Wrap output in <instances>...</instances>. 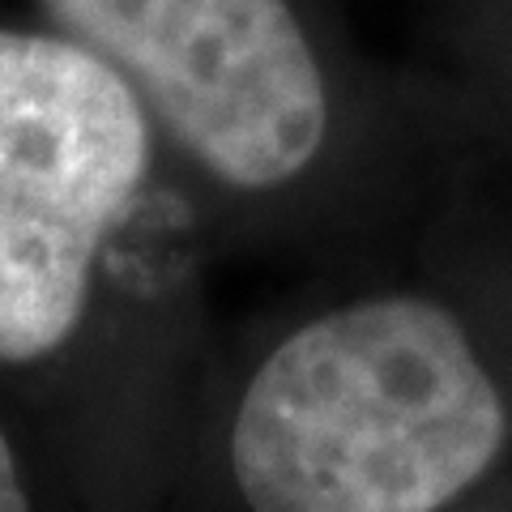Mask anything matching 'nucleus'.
Masks as SVG:
<instances>
[{"label":"nucleus","instance_id":"obj_1","mask_svg":"<svg viewBox=\"0 0 512 512\" xmlns=\"http://www.w3.org/2000/svg\"><path fill=\"white\" fill-rule=\"evenodd\" d=\"M146 107L205 227L367 235L406 210L444 103L363 56L342 0H26Z\"/></svg>","mask_w":512,"mask_h":512},{"label":"nucleus","instance_id":"obj_2","mask_svg":"<svg viewBox=\"0 0 512 512\" xmlns=\"http://www.w3.org/2000/svg\"><path fill=\"white\" fill-rule=\"evenodd\" d=\"M512 448V384L436 282H372L291 320L227 419L239 512H457Z\"/></svg>","mask_w":512,"mask_h":512},{"label":"nucleus","instance_id":"obj_3","mask_svg":"<svg viewBox=\"0 0 512 512\" xmlns=\"http://www.w3.org/2000/svg\"><path fill=\"white\" fill-rule=\"evenodd\" d=\"M175 180L146 107L99 56L0 13V363L69 350L116 256Z\"/></svg>","mask_w":512,"mask_h":512},{"label":"nucleus","instance_id":"obj_4","mask_svg":"<svg viewBox=\"0 0 512 512\" xmlns=\"http://www.w3.org/2000/svg\"><path fill=\"white\" fill-rule=\"evenodd\" d=\"M0 512H35V483L18 440L0 423Z\"/></svg>","mask_w":512,"mask_h":512},{"label":"nucleus","instance_id":"obj_5","mask_svg":"<svg viewBox=\"0 0 512 512\" xmlns=\"http://www.w3.org/2000/svg\"><path fill=\"white\" fill-rule=\"evenodd\" d=\"M457 512H512V508H457Z\"/></svg>","mask_w":512,"mask_h":512}]
</instances>
